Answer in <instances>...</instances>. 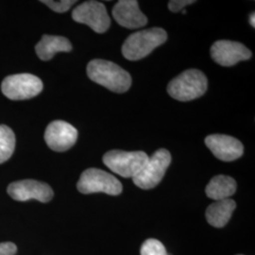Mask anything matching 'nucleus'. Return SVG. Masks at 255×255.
Listing matches in <instances>:
<instances>
[{
  "mask_svg": "<svg viewBox=\"0 0 255 255\" xmlns=\"http://www.w3.org/2000/svg\"><path fill=\"white\" fill-rule=\"evenodd\" d=\"M182 12L183 14H186V10H185V9H182Z\"/></svg>",
  "mask_w": 255,
  "mask_h": 255,
  "instance_id": "5701e85b",
  "label": "nucleus"
},
{
  "mask_svg": "<svg viewBox=\"0 0 255 255\" xmlns=\"http://www.w3.org/2000/svg\"><path fill=\"white\" fill-rule=\"evenodd\" d=\"M77 139V128L63 120L51 122L45 131L46 145L58 152L66 151L71 148L76 144Z\"/></svg>",
  "mask_w": 255,
  "mask_h": 255,
  "instance_id": "9d476101",
  "label": "nucleus"
},
{
  "mask_svg": "<svg viewBox=\"0 0 255 255\" xmlns=\"http://www.w3.org/2000/svg\"><path fill=\"white\" fill-rule=\"evenodd\" d=\"M7 191L13 200L18 201L36 200L46 203L51 201L54 196L53 190L47 183L35 180H22L11 182Z\"/></svg>",
  "mask_w": 255,
  "mask_h": 255,
  "instance_id": "1a4fd4ad",
  "label": "nucleus"
},
{
  "mask_svg": "<svg viewBox=\"0 0 255 255\" xmlns=\"http://www.w3.org/2000/svg\"><path fill=\"white\" fill-rule=\"evenodd\" d=\"M15 148V135L10 128L0 125V164L8 161Z\"/></svg>",
  "mask_w": 255,
  "mask_h": 255,
  "instance_id": "f3484780",
  "label": "nucleus"
},
{
  "mask_svg": "<svg viewBox=\"0 0 255 255\" xmlns=\"http://www.w3.org/2000/svg\"><path fill=\"white\" fill-rule=\"evenodd\" d=\"M237 191V182L229 176L219 175L210 181L206 186L207 197L214 201L227 200Z\"/></svg>",
  "mask_w": 255,
  "mask_h": 255,
  "instance_id": "dca6fc26",
  "label": "nucleus"
},
{
  "mask_svg": "<svg viewBox=\"0 0 255 255\" xmlns=\"http://www.w3.org/2000/svg\"><path fill=\"white\" fill-rule=\"evenodd\" d=\"M236 208V201L231 199L216 201L206 210V219L213 227L222 228L228 223Z\"/></svg>",
  "mask_w": 255,
  "mask_h": 255,
  "instance_id": "2eb2a0df",
  "label": "nucleus"
},
{
  "mask_svg": "<svg viewBox=\"0 0 255 255\" xmlns=\"http://www.w3.org/2000/svg\"><path fill=\"white\" fill-rule=\"evenodd\" d=\"M255 12H253V13L251 14V16H250V24L253 26V27H255Z\"/></svg>",
  "mask_w": 255,
  "mask_h": 255,
  "instance_id": "4be33fe9",
  "label": "nucleus"
},
{
  "mask_svg": "<svg viewBox=\"0 0 255 255\" xmlns=\"http://www.w3.org/2000/svg\"><path fill=\"white\" fill-rule=\"evenodd\" d=\"M208 82L204 74L198 69H189L176 77L167 85V92L175 100L190 101L204 95Z\"/></svg>",
  "mask_w": 255,
  "mask_h": 255,
  "instance_id": "7ed1b4c3",
  "label": "nucleus"
},
{
  "mask_svg": "<svg viewBox=\"0 0 255 255\" xmlns=\"http://www.w3.org/2000/svg\"><path fill=\"white\" fill-rule=\"evenodd\" d=\"M43 82L32 74L23 73L6 77L1 90L11 101H25L38 96L43 90Z\"/></svg>",
  "mask_w": 255,
  "mask_h": 255,
  "instance_id": "39448f33",
  "label": "nucleus"
},
{
  "mask_svg": "<svg viewBox=\"0 0 255 255\" xmlns=\"http://www.w3.org/2000/svg\"><path fill=\"white\" fill-rule=\"evenodd\" d=\"M89 79L116 93H125L131 85V77L126 70L113 62L93 60L87 65Z\"/></svg>",
  "mask_w": 255,
  "mask_h": 255,
  "instance_id": "f257e3e1",
  "label": "nucleus"
},
{
  "mask_svg": "<svg viewBox=\"0 0 255 255\" xmlns=\"http://www.w3.org/2000/svg\"><path fill=\"white\" fill-rule=\"evenodd\" d=\"M75 22L85 24L97 33H104L111 25V19L104 4L99 1H86L74 9Z\"/></svg>",
  "mask_w": 255,
  "mask_h": 255,
  "instance_id": "6e6552de",
  "label": "nucleus"
},
{
  "mask_svg": "<svg viewBox=\"0 0 255 255\" xmlns=\"http://www.w3.org/2000/svg\"><path fill=\"white\" fill-rule=\"evenodd\" d=\"M77 188L82 194L105 193L111 196H118L123 190L121 182L115 176L99 168H88L83 171Z\"/></svg>",
  "mask_w": 255,
  "mask_h": 255,
  "instance_id": "423d86ee",
  "label": "nucleus"
},
{
  "mask_svg": "<svg viewBox=\"0 0 255 255\" xmlns=\"http://www.w3.org/2000/svg\"><path fill=\"white\" fill-rule=\"evenodd\" d=\"M171 163L170 152L164 148L158 149L148 160L140 172L132 181L142 189H151L156 187L164 178L169 164Z\"/></svg>",
  "mask_w": 255,
  "mask_h": 255,
  "instance_id": "0eeeda50",
  "label": "nucleus"
},
{
  "mask_svg": "<svg viewBox=\"0 0 255 255\" xmlns=\"http://www.w3.org/2000/svg\"><path fill=\"white\" fill-rule=\"evenodd\" d=\"M252 51L241 43L219 40L211 47L212 59L219 65L233 66L252 58Z\"/></svg>",
  "mask_w": 255,
  "mask_h": 255,
  "instance_id": "9b49d317",
  "label": "nucleus"
},
{
  "mask_svg": "<svg viewBox=\"0 0 255 255\" xmlns=\"http://www.w3.org/2000/svg\"><path fill=\"white\" fill-rule=\"evenodd\" d=\"M42 3L46 4L47 7L53 9L56 12H65L73 6L77 1L75 0H61V1H54V0H43Z\"/></svg>",
  "mask_w": 255,
  "mask_h": 255,
  "instance_id": "6ab92c4d",
  "label": "nucleus"
},
{
  "mask_svg": "<svg viewBox=\"0 0 255 255\" xmlns=\"http://www.w3.org/2000/svg\"><path fill=\"white\" fill-rule=\"evenodd\" d=\"M141 255H168L164 244L157 239H147L141 247Z\"/></svg>",
  "mask_w": 255,
  "mask_h": 255,
  "instance_id": "a211bd4d",
  "label": "nucleus"
},
{
  "mask_svg": "<svg viewBox=\"0 0 255 255\" xmlns=\"http://www.w3.org/2000/svg\"><path fill=\"white\" fill-rule=\"evenodd\" d=\"M112 13L120 26L127 28L134 29L147 24V18L135 0H120L113 8Z\"/></svg>",
  "mask_w": 255,
  "mask_h": 255,
  "instance_id": "ddd939ff",
  "label": "nucleus"
},
{
  "mask_svg": "<svg viewBox=\"0 0 255 255\" xmlns=\"http://www.w3.org/2000/svg\"><path fill=\"white\" fill-rule=\"evenodd\" d=\"M205 144L212 153L223 162L235 161L244 152L242 143L226 134H211L205 138Z\"/></svg>",
  "mask_w": 255,
  "mask_h": 255,
  "instance_id": "f8f14e48",
  "label": "nucleus"
},
{
  "mask_svg": "<svg viewBox=\"0 0 255 255\" xmlns=\"http://www.w3.org/2000/svg\"><path fill=\"white\" fill-rule=\"evenodd\" d=\"M72 50L70 41L63 36L45 34L35 46V51L42 61H49L58 52H69Z\"/></svg>",
  "mask_w": 255,
  "mask_h": 255,
  "instance_id": "4468645a",
  "label": "nucleus"
},
{
  "mask_svg": "<svg viewBox=\"0 0 255 255\" xmlns=\"http://www.w3.org/2000/svg\"><path fill=\"white\" fill-rule=\"evenodd\" d=\"M17 252V247L12 242L0 243V255H14Z\"/></svg>",
  "mask_w": 255,
  "mask_h": 255,
  "instance_id": "412c9836",
  "label": "nucleus"
},
{
  "mask_svg": "<svg viewBox=\"0 0 255 255\" xmlns=\"http://www.w3.org/2000/svg\"><path fill=\"white\" fill-rule=\"evenodd\" d=\"M196 1L193 0H171L168 2V9L172 12H178L182 10L184 7L194 4Z\"/></svg>",
  "mask_w": 255,
  "mask_h": 255,
  "instance_id": "aec40b11",
  "label": "nucleus"
},
{
  "mask_svg": "<svg viewBox=\"0 0 255 255\" xmlns=\"http://www.w3.org/2000/svg\"><path fill=\"white\" fill-rule=\"evenodd\" d=\"M148 155L144 151L111 150L103 156V163L112 170L123 178H134L148 160Z\"/></svg>",
  "mask_w": 255,
  "mask_h": 255,
  "instance_id": "20e7f679",
  "label": "nucleus"
},
{
  "mask_svg": "<svg viewBox=\"0 0 255 255\" xmlns=\"http://www.w3.org/2000/svg\"><path fill=\"white\" fill-rule=\"evenodd\" d=\"M167 39L166 31L161 27H152L137 31L128 37L122 46V54L129 61H138L150 54L157 46Z\"/></svg>",
  "mask_w": 255,
  "mask_h": 255,
  "instance_id": "f03ea898",
  "label": "nucleus"
}]
</instances>
